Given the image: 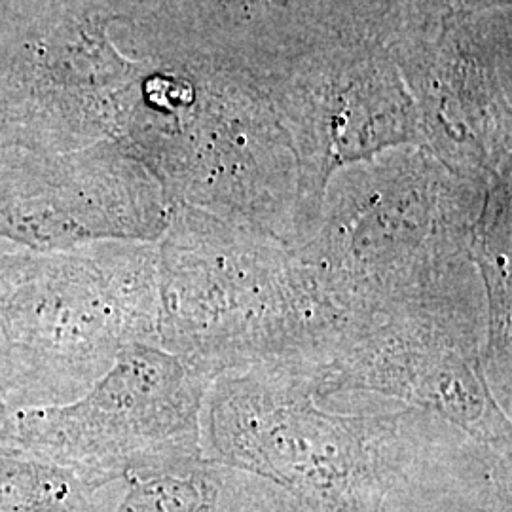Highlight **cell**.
Wrapping results in <instances>:
<instances>
[{
	"label": "cell",
	"instance_id": "6da1fadb",
	"mask_svg": "<svg viewBox=\"0 0 512 512\" xmlns=\"http://www.w3.org/2000/svg\"><path fill=\"white\" fill-rule=\"evenodd\" d=\"M473 440L395 401L315 397L308 376L275 366L220 374L203 399V456L270 482L306 512H385Z\"/></svg>",
	"mask_w": 512,
	"mask_h": 512
},
{
	"label": "cell",
	"instance_id": "7a4b0ae2",
	"mask_svg": "<svg viewBox=\"0 0 512 512\" xmlns=\"http://www.w3.org/2000/svg\"><path fill=\"white\" fill-rule=\"evenodd\" d=\"M492 183L393 148L330 177L315 232L293 249L346 330L401 311L488 317L471 238Z\"/></svg>",
	"mask_w": 512,
	"mask_h": 512
},
{
	"label": "cell",
	"instance_id": "3957f363",
	"mask_svg": "<svg viewBox=\"0 0 512 512\" xmlns=\"http://www.w3.org/2000/svg\"><path fill=\"white\" fill-rule=\"evenodd\" d=\"M156 253L158 346L211 378L258 366L313 378L346 330L285 243L175 205Z\"/></svg>",
	"mask_w": 512,
	"mask_h": 512
},
{
	"label": "cell",
	"instance_id": "277c9868",
	"mask_svg": "<svg viewBox=\"0 0 512 512\" xmlns=\"http://www.w3.org/2000/svg\"><path fill=\"white\" fill-rule=\"evenodd\" d=\"M135 344L158 346L156 243L0 255V385L12 412L73 403Z\"/></svg>",
	"mask_w": 512,
	"mask_h": 512
},
{
	"label": "cell",
	"instance_id": "5b68a950",
	"mask_svg": "<svg viewBox=\"0 0 512 512\" xmlns=\"http://www.w3.org/2000/svg\"><path fill=\"white\" fill-rule=\"evenodd\" d=\"M126 148L173 205L298 245L300 164L258 78L192 61L181 93L147 114Z\"/></svg>",
	"mask_w": 512,
	"mask_h": 512
},
{
	"label": "cell",
	"instance_id": "8992f818",
	"mask_svg": "<svg viewBox=\"0 0 512 512\" xmlns=\"http://www.w3.org/2000/svg\"><path fill=\"white\" fill-rule=\"evenodd\" d=\"M213 380L156 344H135L73 403L14 412L0 440L99 490L145 469L203 456V399Z\"/></svg>",
	"mask_w": 512,
	"mask_h": 512
},
{
	"label": "cell",
	"instance_id": "52a82bcc",
	"mask_svg": "<svg viewBox=\"0 0 512 512\" xmlns=\"http://www.w3.org/2000/svg\"><path fill=\"white\" fill-rule=\"evenodd\" d=\"M260 82L293 139L300 164L298 245L315 232L336 171L393 148L423 147L412 93L378 38L317 48Z\"/></svg>",
	"mask_w": 512,
	"mask_h": 512
},
{
	"label": "cell",
	"instance_id": "ba28073f",
	"mask_svg": "<svg viewBox=\"0 0 512 512\" xmlns=\"http://www.w3.org/2000/svg\"><path fill=\"white\" fill-rule=\"evenodd\" d=\"M488 323L437 311L374 317L342 336L315 397L359 393L435 414L511 456V414L486 376Z\"/></svg>",
	"mask_w": 512,
	"mask_h": 512
},
{
	"label": "cell",
	"instance_id": "9c48e42d",
	"mask_svg": "<svg viewBox=\"0 0 512 512\" xmlns=\"http://www.w3.org/2000/svg\"><path fill=\"white\" fill-rule=\"evenodd\" d=\"M423 147L459 177H511L512 8L389 38Z\"/></svg>",
	"mask_w": 512,
	"mask_h": 512
},
{
	"label": "cell",
	"instance_id": "30bf717a",
	"mask_svg": "<svg viewBox=\"0 0 512 512\" xmlns=\"http://www.w3.org/2000/svg\"><path fill=\"white\" fill-rule=\"evenodd\" d=\"M173 207L154 175L124 147L0 169V238L33 251L97 241L156 243Z\"/></svg>",
	"mask_w": 512,
	"mask_h": 512
},
{
	"label": "cell",
	"instance_id": "8fae6325",
	"mask_svg": "<svg viewBox=\"0 0 512 512\" xmlns=\"http://www.w3.org/2000/svg\"><path fill=\"white\" fill-rule=\"evenodd\" d=\"M391 0H164L165 52L264 80L338 42L382 40Z\"/></svg>",
	"mask_w": 512,
	"mask_h": 512
},
{
	"label": "cell",
	"instance_id": "7c38bea8",
	"mask_svg": "<svg viewBox=\"0 0 512 512\" xmlns=\"http://www.w3.org/2000/svg\"><path fill=\"white\" fill-rule=\"evenodd\" d=\"M471 255L486 294V376L495 401L511 414V177L490 184L476 220Z\"/></svg>",
	"mask_w": 512,
	"mask_h": 512
},
{
	"label": "cell",
	"instance_id": "4fadbf2b",
	"mask_svg": "<svg viewBox=\"0 0 512 512\" xmlns=\"http://www.w3.org/2000/svg\"><path fill=\"white\" fill-rule=\"evenodd\" d=\"M114 512H255L264 480L205 456L129 475Z\"/></svg>",
	"mask_w": 512,
	"mask_h": 512
},
{
	"label": "cell",
	"instance_id": "5bb4252c",
	"mask_svg": "<svg viewBox=\"0 0 512 512\" xmlns=\"http://www.w3.org/2000/svg\"><path fill=\"white\" fill-rule=\"evenodd\" d=\"M82 478L0 440V512H101Z\"/></svg>",
	"mask_w": 512,
	"mask_h": 512
},
{
	"label": "cell",
	"instance_id": "9a60e30c",
	"mask_svg": "<svg viewBox=\"0 0 512 512\" xmlns=\"http://www.w3.org/2000/svg\"><path fill=\"white\" fill-rule=\"evenodd\" d=\"M512 0H391L382 42L484 12L507 10Z\"/></svg>",
	"mask_w": 512,
	"mask_h": 512
},
{
	"label": "cell",
	"instance_id": "2e32d148",
	"mask_svg": "<svg viewBox=\"0 0 512 512\" xmlns=\"http://www.w3.org/2000/svg\"><path fill=\"white\" fill-rule=\"evenodd\" d=\"M255 512H306L293 497L285 494L283 490L275 488L270 482L264 480L262 492L258 495Z\"/></svg>",
	"mask_w": 512,
	"mask_h": 512
},
{
	"label": "cell",
	"instance_id": "e0dca14e",
	"mask_svg": "<svg viewBox=\"0 0 512 512\" xmlns=\"http://www.w3.org/2000/svg\"><path fill=\"white\" fill-rule=\"evenodd\" d=\"M12 414H14V412L8 408L6 399H4V393H2V385H0V439H2V435H4L6 423H8V418H10Z\"/></svg>",
	"mask_w": 512,
	"mask_h": 512
}]
</instances>
